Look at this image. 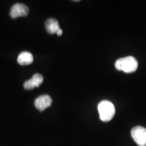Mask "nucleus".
<instances>
[{
	"mask_svg": "<svg viewBox=\"0 0 146 146\" xmlns=\"http://www.w3.org/2000/svg\"><path fill=\"white\" fill-rule=\"evenodd\" d=\"M115 67L118 70L124 71L127 73L135 72L138 68L137 60L133 56L121 58L115 62Z\"/></svg>",
	"mask_w": 146,
	"mask_h": 146,
	"instance_id": "obj_1",
	"label": "nucleus"
},
{
	"mask_svg": "<svg viewBox=\"0 0 146 146\" xmlns=\"http://www.w3.org/2000/svg\"><path fill=\"white\" fill-rule=\"evenodd\" d=\"M100 118L103 122H109L114 118L115 107L112 102L104 100L100 102L98 106Z\"/></svg>",
	"mask_w": 146,
	"mask_h": 146,
	"instance_id": "obj_2",
	"label": "nucleus"
},
{
	"mask_svg": "<svg viewBox=\"0 0 146 146\" xmlns=\"http://www.w3.org/2000/svg\"><path fill=\"white\" fill-rule=\"evenodd\" d=\"M131 136L139 146H146V129L141 126L133 127Z\"/></svg>",
	"mask_w": 146,
	"mask_h": 146,
	"instance_id": "obj_3",
	"label": "nucleus"
},
{
	"mask_svg": "<svg viewBox=\"0 0 146 146\" xmlns=\"http://www.w3.org/2000/svg\"><path fill=\"white\" fill-rule=\"evenodd\" d=\"M29 9L28 6L24 3H16L11 8L10 15L12 18H16L20 16H26L28 15Z\"/></svg>",
	"mask_w": 146,
	"mask_h": 146,
	"instance_id": "obj_4",
	"label": "nucleus"
},
{
	"mask_svg": "<svg viewBox=\"0 0 146 146\" xmlns=\"http://www.w3.org/2000/svg\"><path fill=\"white\" fill-rule=\"evenodd\" d=\"M52 104V98L48 95H42L38 97L35 101V106L39 111L45 110L47 108L50 107Z\"/></svg>",
	"mask_w": 146,
	"mask_h": 146,
	"instance_id": "obj_5",
	"label": "nucleus"
},
{
	"mask_svg": "<svg viewBox=\"0 0 146 146\" xmlns=\"http://www.w3.org/2000/svg\"><path fill=\"white\" fill-rule=\"evenodd\" d=\"M43 82V77L41 74H35L30 79L27 80L24 83V87L25 89H33L35 87H39Z\"/></svg>",
	"mask_w": 146,
	"mask_h": 146,
	"instance_id": "obj_6",
	"label": "nucleus"
},
{
	"mask_svg": "<svg viewBox=\"0 0 146 146\" xmlns=\"http://www.w3.org/2000/svg\"><path fill=\"white\" fill-rule=\"evenodd\" d=\"M45 29L47 33L50 34L56 33L60 28V25L58 21L55 18H49L45 23Z\"/></svg>",
	"mask_w": 146,
	"mask_h": 146,
	"instance_id": "obj_7",
	"label": "nucleus"
},
{
	"mask_svg": "<svg viewBox=\"0 0 146 146\" xmlns=\"http://www.w3.org/2000/svg\"><path fill=\"white\" fill-rule=\"evenodd\" d=\"M17 61L18 63L22 66L31 64L33 62V56L29 52H23L18 56Z\"/></svg>",
	"mask_w": 146,
	"mask_h": 146,
	"instance_id": "obj_8",
	"label": "nucleus"
},
{
	"mask_svg": "<svg viewBox=\"0 0 146 146\" xmlns=\"http://www.w3.org/2000/svg\"><path fill=\"white\" fill-rule=\"evenodd\" d=\"M57 33V35L58 36H61L62 35V33H63V31H62V30L61 29H60L58 31H57V33Z\"/></svg>",
	"mask_w": 146,
	"mask_h": 146,
	"instance_id": "obj_9",
	"label": "nucleus"
}]
</instances>
